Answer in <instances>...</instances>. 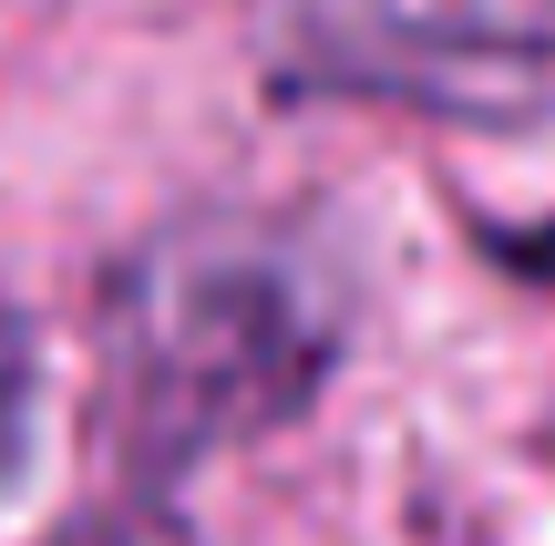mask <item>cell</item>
<instances>
[{"mask_svg": "<svg viewBox=\"0 0 555 546\" xmlns=\"http://www.w3.org/2000/svg\"><path fill=\"white\" fill-rule=\"evenodd\" d=\"M483 247H494V268H504V279L555 289V217H535V227H483Z\"/></svg>", "mask_w": 555, "mask_h": 546, "instance_id": "5", "label": "cell"}, {"mask_svg": "<svg viewBox=\"0 0 555 546\" xmlns=\"http://www.w3.org/2000/svg\"><path fill=\"white\" fill-rule=\"evenodd\" d=\"M41 546H196L185 536V516L176 506H155V495H114V506H82V516H62Z\"/></svg>", "mask_w": 555, "mask_h": 546, "instance_id": "3", "label": "cell"}, {"mask_svg": "<svg viewBox=\"0 0 555 546\" xmlns=\"http://www.w3.org/2000/svg\"><path fill=\"white\" fill-rule=\"evenodd\" d=\"M31 392H41V341H31V320L0 300V485H11L21 454H31Z\"/></svg>", "mask_w": 555, "mask_h": 546, "instance_id": "4", "label": "cell"}, {"mask_svg": "<svg viewBox=\"0 0 555 546\" xmlns=\"http://www.w3.org/2000/svg\"><path fill=\"white\" fill-rule=\"evenodd\" d=\"M298 82L525 124L555 103V0H258Z\"/></svg>", "mask_w": 555, "mask_h": 546, "instance_id": "2", "label": "cell"}, {"mask_svg": "<svg viewBox=\"0 0 555 546\" xmlns=\"http://www.w3.org/2000/svg\"><path fill=\"white\" fill-rule=\"evenodd\" d=\"M93 423L144 495L227 444L298 423L339 371V279L319 247L258 217L155 227L103 279Z\"/></svg>", "mask_w": 555, "mask_h": 546, "instance_id": "1", "label": "cell"}]
</instances>
